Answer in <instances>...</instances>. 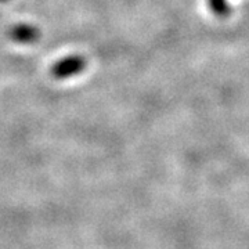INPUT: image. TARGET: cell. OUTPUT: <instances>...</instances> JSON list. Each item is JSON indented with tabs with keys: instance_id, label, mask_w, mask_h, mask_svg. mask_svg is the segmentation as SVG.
<instances>
[{
	"instance_id": "obj_1",
	"label": "cell",
	"mask_w": 249,
	"mask_h": 249,
	"mask_svg": "<svg viewBox=\"0 0 249 249\" xmlns=\"http://www.w3.org/2000/svg\"><path fill=\"white\" fill-rule=\"evenodd\" d=\"M86 65H88V61L85 57L78 55V54L68 55L54 64L52 67V75L55 79L72 78V76H76L85 71Z\"/></svg>"
},
{
	"instance_id": "obj_2",
	"label": "cell",
	"mask_w": 249,
	"mask_h": 249,
	"mask_svg": "<svg viewBox=\"0 0 249 249\" xmlns=\"http://www.w3.org/2000/svg\"><path fill=\"white\" fill-rule=\"evenodd\" d=\"M10 37L21 45H32L39 40L40 31L31 24H17L10 29Z\"/></svg>"
},
{
	"instance_id": "obj_3",
	"label": "cell",
	"mask_w": 249,
	"mask_h": 249,
	"mask_svg": "<svg viewBox=\"0 0 249 249\" xmlns=\"http://www.w3.org/2000/svg\"><path fill=\"white\" fill-rule=\"evenodd\" d=\"M209 9L219 18H227L231 14V7L227 0H208Z\"/></svg>"
},
{
	"instance_id": "obj_4",
	"label": "cell",
	"mask_w": 249,
	"mask_h": 249,
	"mask_svg": "<svg viewBox=\"0 0 249 249\" xmlns=\"http://www.w3.org/2000/svg\"><path fill=\"white\" fill-rule=\"evenodd\" d=\"M0 1H7V0H0Z\"/></svg>"
}]
</instances>
